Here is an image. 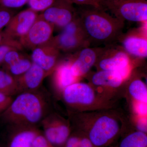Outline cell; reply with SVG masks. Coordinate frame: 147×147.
<instances>
[{
  "mask_svg": "<svg viewBox=\"0 0 147 147\" xmlns=\"http://www.w3.org/2000/svg\"><path fill=\"white\" fill-rule=\"evenodd\" d=\"M77 16L90 44L105 46L119 41L124 22L106 12L102 8L91 6H80Z\"/></svg>",
  "mask_w": 147,
  "mask_h": 147,
  "instance_id": "cell-1",
  "label": "cell"
},
{
  "mask_svg": "<svg viewBox=\"0 0 147 147\" xmlns=\"http://www.w3.org/2000/svg\"><path fill=\"white\" fill-rule=\"evenodd\" d=\"M48 108L47 100L37 91L22 92L0 116L11 127L37 126L48 114Z\"/></svg>",
  "mask_w": 147,
  "mask_h": 147,
  "instance_id": "cell-2",
  "label": "cell"
},
{
  "mask_svg": "<svg viewBox=\"0 0 147 147\" xmlns=\"http://www.w3.org/2000/svg\"><path fill=\"white\" fill-rule=\"evenodd\" d=\"M50 42L60 52L75 53L90 44L78 16L63 28L59 34L53 36Z\"/></svg>",
  "mask_w": 147,
  "mask_h": 147,
  "instance_id": "cell-3",
  "label": "cell"
},
{
  "mask_svg": "<svg viewBox=\"0 0 147 147\" xmlns=\"http://www.w3.org/2000/svg\"><path fill=\"white\" fill-rule=\"evenodd\" d=\"M105 10L110 11L119 20L146 23L147 0H121L108 6Z\"/></svg>",
  "mask_w": 147,
  "mask_h": 147,
  "instance_id": "cell-4",
  "label": "cell"
},
{
  "mask_svg": "<svg viewBox=\"0 0 147 147\" xmlns=\"http://www.w3.org/2000/svg\"><path fill=\"white\" fill-rule=\"evenodd\" d=\"M95 65L99 70H131V57L120 46H105Z\"/></svg>",
  "mask_w": 147,
  "mask_h": 147,
  "instance_id": "cell-5",
  "label": "cell"
},
{
  "mask_svg": "<svg viewBox=\"0 0 147 147\" xmlns=\"http://www.w3.org/2000/svg\"><path fill=\"white\" fill-rule=\"evenodd\" d=\"M55 27L38 14L27 33L18 40L23 49L32 50L49 42L53 37Z\"/></svg>",
  "mask_w": 147,
  "mask_h": 147,
  "instance_id": "cell-6",
  "label": "cell"
},
{
  "mask_svg": "<svg viewBox=\"0 0 147 147\" xmlns=\"http://www.w3.org/2000/svg\"><path fill=\"white\" fill-rule=\"evenodd\" d=\"M47 22L59 29H63L74 20L77 9L66 0H55L50 7L40 14Z\"/></svg>",
  "mask_w": 147,
  "mask_h": 147,
  "instance_id": "cell-7",
  "label": "cell"
},
{
  "mask_svg": "<svg viewBox=\"0 0 147 147\" xmlns=\"http://www.w3.org/2000/svg\"><path fill=\"white\" fill-rule=\"evenodd\" d=\"M103 47L88 46L74 53L70 60V69L74 76L77 79L86 75L95 65L100 55L105 50Z\"/></svg>",
  "mask_w": 147,
  "mask_h": 147,
  "instance_id": "cell-8",
  "label": "cell"
},
{
  "mask_svg": "<svg viewBox=\"0 0 147 147\" xmlns=\"http://www.w3.org/2000/svg\"><path fill=\"white\" fill-rule=\"evenodd\" d=\"M119 42L121 47L131 57L144 59L147 57V38L145 29H133L123 34Z\"/></svg>",
  "mask_w": 147,
  "mask_h": 147,
  "instance_id": "cell-9",
  "label": "cell"
},
{
  "mask_svg": "<svg viewBox=\"0 0 147 147\" xmlns=\"http://www.w3.org/2000/svg\"><path fill=\"white\" fill-rule=\"evenodd\" d=\"M40 123L43 128L42 134L54 146L65 144L70 132L67 124L53 114H47Z\"/></svg>",
  "mask_w": 147,
  "mask_h": 147,
  "instance_id": "cell-10",
  "label": "cell"
},
{
  "mask_svg": "<svg viewBox=\"0 0 147 147\" xmlns=\"http://www.w3.org/2000/svg\"><path fill=\"white\" fill-rule=\"evenodd\" d=\"M38 15L30 8L22 11L12 17L3 32L9 38L18 41L27 33Z\"/></svg>",
  "mask_w": 147,
  "mask_h": 147,
  "instance_id": "cell-11",
  "label": "cell"
},
{
  "mask_svg": "<svg viewBox=\"0 0 147 147\" xmlns=\"http://www.w3.org/2000/svg\"><path fill=\"white\" fill-rule=\"evenodd\" d=\"M33 63L42 68L47 76L52 74L58 65L61 52L50 41L32 50Z\"/></svg>",
  "mask_w": 147,
  "mask_h": 147,
  "instance_id": "cell-12",
  "label": "cell"
},
{
  "mask_svg": "<svg viewBox=\"0 0 147 147\" xmlns=\"http://www.w3.org/2000/svg\"><path fill=\"white\" fill-rule=\"evenodd\" d=\"M119 125L115 119L103 116L95 122L89 134L90 140L95 146L105 144L115 137L119 130Z\"/></svg>",
  "mask_w": 147,
  "mask_h": 147,
  "instance_id": "cell-13",
  "label": "cell"
},
{
  "mask_svg": "<svg viewBox=\"0 0 147 147\" xmlns=\"http://www.w3.org/2000/svg\"><path fill=\"white\" fill-rule=\"evenodd\" d=\"M65 102L71 106L91 104L95 99L94 92L89 85L76 82L67 87L63 92Z\"/></svg>",
  "mask_w": 147,
  "mask_h": 147,
  "instance_id": "cell-14",
  "label": "cell"
},
{
  "mask_svg": "<svg viewBox=\"0 0 147 147\" xmlns=\"http://www.w3.org/2000/svg\"><path fill=\"white\" fill-rule=\"evenodd\" d=\"M21 51L13 50L9 51L2 64L4 70L15 78L28 71L33 63L31 58L21 53Z\"/></svg>",
  "mask_w": 147,
  "mask_h": 147,
  "instance_id": "cell-15",
  "label": "cell"
},
{
  "mask_svg": "<svg viewBox=\"0 0 147 147\" xmlns=\"http://www.w3.org/2000/svg\"><path fill=\"white\" fill-rule=\"evenodd\" d=\"M47 76L42 68L33 63L28 71L16 78L19 94L37 91Z\"/></svg>",
  "mask_w": 147,
  "mask_h": 147,
  "instance_id": "cell-16",
  "label": "cell"
},
{
  "mask_svg": "<svg viewBox=\"0 0 147 147\" xmlns=\"http://www.w3.org/2000/svg\"><path fill=\"white\" fill-rule=\"evenodd\" d=\"M8 147H33L35 138L40 131L37 126L12 127Z\"/></svg>",
  "mask_w": 147,
  "mask_h": 147,
  "instance_id": "cell-17",
  "label": "cell"
},
{
  "mask_svg": "<svg viewBox=\"0 0 147 147\" xmlns=\"http://www.w3.org/2000/svg\"><path fill=\"white\" fill-rule=\"evenodd\" d=\"M131 70H99L92 75L91 82L99 86L117 88L128 77Z\"/></svg>",
  "mask_w": 147,
  "mask_h": 147,
  "instance_id": "cell-18",
  "label": "cell"
},
{
  "mask_svg": "<svg viewBox=\"0 0 147 147\" xmlns=\"http://www.w3.org/2000/svg\"><path fill=\"white\" fill-rule=\"evenodd\" d=\"M53 73L54 84L60 91L63 92L65 88L78 80L71 72L69 61L58 64Z\"/></svg>",
  "mask_w": 147,
  "mask_h": 147,
  "instance_id": "cell-19",
  "label": "cell"
},
{
  "mask_svg": "<svg viewBox=\"0 0 147 147\" xmlns=\"http://www.w3.org/2000/svg\"><path fill=\"white\" fill-rule=\"evenodd\" d=\"M0 93L12 96L19 94L16 78L4 69H0Z\"/></svg>",
  "mask_w": 147,
  "mask_h": 147,
  "instance_id": "cell-20",
  "label": "cell"
},
{
  "mask_svg": "<svg viewBox=\"0 0 147 147\" xmlns=\"http://www.w3.org/2000/svg\"><path fill=\"white\" fill-rule=\"evenodd\" d=\"M129 94L134 99L140 102L147 103V89L146 84L139 79H134L129 84Z\"/></svg>",
  "mask_w": 147,
  "mask_h": 147,
  "instance_id": "cell-21",
  "label": "cell"
},
{
  "mask_svg": "<svg viewBox=\"0 0 147 147\" xmlns=\"http://www.w3.org/2000/svg\"><path fill=\"white\" fill-rule=\"evenodd\" d=\"M147 137L144 132H133L125 137L121 142L120 147H146Z\"/></svg>",
  "mask_w": 147,
  "mask_h": 147,
  "instance_id": "cell-22",
  "label": "cell"
},
{
  "mask_svg": "<svg viewBox=\"0 0 147 147\" xmlns=\"http://www.w3.org/2000/svg\"><path fill=\"white\" fill-rule=\"evenodd\" d=\"M55 0H29L28 3L29 8L37 12H42L55 2Z\"/></svg>",
  "mask_w": 147,
  "mask_h": 147,
  "instance_id": "cell-23",
  "label": "cell"
},
{
  "mask_svg": "<svg viewBox=\"0 0 147 147\" xmlns=\"http://www.w3.org/2000/svg\"><path fill=\"white\" fill-rule=\"evenodd\" d=\"M15 13L13 9L0 5V30L5 28Z\"/></svg>",
  "mask_w": 147,
  "mask_h": 147,
  "instance_id": "cell-24",
  "label": "cell"
},
{
  "mask_svg": "<svg viewBox=\"0 0 147 147\" xmlns=\"http://www.w3.org/2000/svg\"><path fill=\"white\" fill-rule=\"evenodd\" d=\"M29 0H1L0 5L10 9L20 8L28 2Z\"/></svg>",
  "mask_w": 147,
  "mask_h": 147,
  "instance_id": "cell-25",
  "label": "cell"
},
{
  "mask_svg": "<svg viewBox=\"0 0 147 147\" xmlns=\"http://www.w3.org/2000/svg\"><path fill=\"white\" fill-rule=\"evenodd\" d=\"M9 45L20 50L23 49L18 40L9 38L3 32L0 30V45Z\"/></svg>",
  "mask_w": 147,
  "mask_h": 147,
  "instance_id": "cell-26",
  "label": "cell"
},
{
  "mask_svg": "<svg viewBox=\"0 0 147 147\" xmlns=\"http://www.w3.org/2000/svg\"><path fill=\"white\" fill-rule=\"evenodd\" d=\"M33 147H55L51 144L41 131L35 138Z\"/></svg>",
  "mask_w": 147,
  "mask_h": 147,
  "instance_id": "cell-27",
  "label": "cell"
},
{
  "mask_svg": "<svg viewBox=\"0 0 147 147\" xmlns=\"http://www.w3.org/2000/svg\"><path fill=\"white\" fill-rule=\"evenodd\" d=\"M74 5L91 6L97 8H102L100 5V0H66Z\"/></svg>",
  "mask_w": 147,
  "mask_h": 147,
  "instance_id": "cell-28",
  "label": "cell"
},
{
  "mask_svg": "<svg viewBox=\"0 0 147 147\" xmlns=\"http://www.w3.org/2000/svg\"><path fill=\"white\" fill-rule=\"evenodd\" d=\"M13 98L12 96L0 93V115L8 108Z\"/></svg>",
  "mask_w": 147,
  "mask_h": 147,
  "instance_id": "cell-29",
  "label": "cell"
},
{
  "mask_svg": "<svg viewBox=\"0 0 147 147\" xmlns=\"http://www.w3.org/2000/svg\"><path fill=\"white\" fill-rule=\"evenodd\" d=\"M13 50H19L15 47L9 46V45H0V65H2L6 54L9 51Z\"/></svg>",
  "mask_w": 147,
  "mask_h": 147,
  "instance_id": "cell-30",
  "label": "cell"
},
{
  "mask_svg": "<svg viewBox=\"0 0 147 147\" xmlns=\"http://www.w3.org/2000/svg\"><path fill=\"white\" fill-rule=\"evenodd\" d=\"M65 147H80V140L77 137H69L65 143Z\"/></svg>",
  "mask_w": 147,
  "mask_h": 147,
  "instance_id": "cell-31",
  "label": "cell"
},
{
  "mask_svg": "<svg viewBox=\"0 0 147 147\" xmlns=\"http://www.w3.org/2000/svg\"><path fill=\"white\" fill-rule=\"evenodd\" d=\"M136 109L139 115H146V103L139 102V103L137 104Z\"/></svg>",
  "mask_w": 147,
  "mask_h": 147,
  "instance_id": "cell-32",
  "label": "cell"
},
{
  "mask_svg": "<svg viewBox=\"0 0 147 147\" xmlns=\"http://www.w3.org/2000/svg\"><path fill=\"white\" fill-rule=\"evenodd\" d=\"M120 1L121 0H100V3L102 8L105 10V8L108 6Z\"/></svg>",
  "mask_w": 147,
  "mask_h": 147,
  "instance_id": "cell-33",
  "label": "cell"
},
{
  "mask_svg": "<svg viewBox=\"0 0 147 147\" xmlns=\"http://www.w3.org/2000/svg\"><path fill=\"white\" fill-rule=\"evenodd\" d=\"M80 147H92V143L90 139L84 138L80 140Z\"/></svg>",
  "mask_w": 147,
  "mask_h": 147,
  "instance_id": "cell-34",
  "label": "cell"
},
{
  "mask_svg": "<svg viewBox=\"0 0 147 147\" xmlns=\"http://www.w3.org/2000/svg\"><path fill=\"white\" fill-rule=\"evenodd\" d=\"M138 128L140 131L144 132L146 131V121L143 119L140 120L138 123Z\"/></svg>",
  "mask_w": 147,
  "mask_h": 147,
  "instance_id": "cell-35",
  "label": "cell"
},
{
  "mask_svg": "<svg viewBox=\"0 0 147 147\" xmlns=\"http://www.w3.org/2000/svg\"><path fill=\"white\" fill-rule=\"evenodd\" d=\"M0 147H3V146H2V145H1V144H0Z\"/></svg>",
  "mask_w": 147,
  "mask_h": 147,
  "instance_id": "cell-36",
  "label": "cell"
},
{
  "mask_svg": "<svg viewBox=\"0 0 147 147\" xmlns=\"http://www.w3.org/2000/svg\"><path fill=\"white\" fill-rule=\"evenodd\" d=\"M1 0H0V1H1Z\"/></svg>",
  "mask_w": 147,
  "mask_h": 147,
  "instance_id": "cell-37",
  "label": "cell"
}]
</instances>
